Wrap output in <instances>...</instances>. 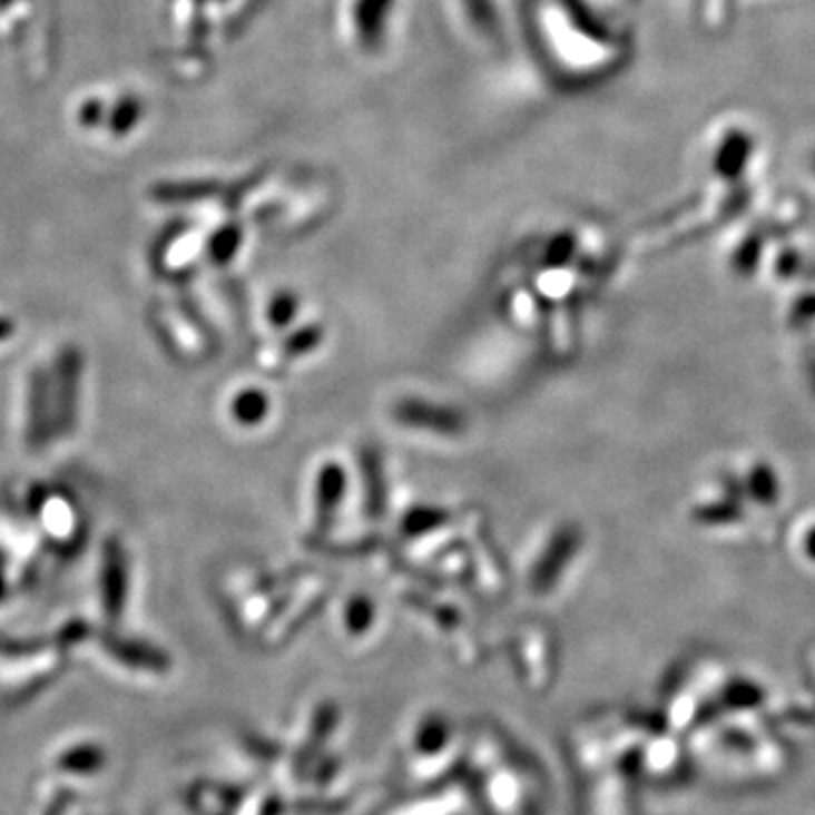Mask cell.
I'll list each match as a JSON object with an SVG mask.
<instances>
[{"label":"cell","mask_w":815,"mask_h":815,"mask_svg":"<svg viewBox=\"0 0 815 815\" xmlns=\"http://www.w3.org/2000/svg\"><path fill=\"white\" fill-rule=\"evenodd\" d=\"M122 589H125V564L118 549L111 543V547H107V560H105V598L107 607H111L114 611H118L120 607Z\"/></svg>","instance_id":"6da1fadb"},{"label":"cell","mask_w":815,"mask_h":815,"mask_svg":"<svg viewBox=\"0 0 815 815\" xmlns=\"http://www.w3.org/2000/svg\"><path fill=\"white\" fill-rule=\"evenodd\" d=\"M10 333H12V324H10V322H6V320H0V340L8 337Z\"/></svg>","instance_id":"7a4b0ae2"}]
</instances>
